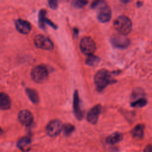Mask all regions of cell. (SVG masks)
Returning a JSON list of instances; mask_svg holds the SVG:
<instances>
[{
    "instance_id": "1",
    "label": "cell",
    "mask_w": 152,
    "mask_h": 152,
    "mask_svg": "<svg viewBox=\"0 0 152 152\" xmlns=\"http://www.w3.org/2000/svg\"><path fill=\"white\" fill-rule=\"evenodd\" d=\"M94 83L98 90H103L109 84L116 83L109 71L105 69H100L94 75Z\"/></svg>"
},
{
    "instance_id": "2",
    "label": "cell",
    "mask_w": 152,
    "mask_h": 152,
    "mask_svg": "<svg viewBox=\"0 0 152 152\" xmlns=\"http://www.w3.org/2000/svg\"><path fill=\"white\" fill-rule=\"evenodd\" d=\"M91 8H98L97 15V20L102 23H106L110 21L112 17V11L110 7L102 1H96L91 3Z\"/></svg>"
},
{
    "instance_id": "3",
    "label": "cell",
    "mask_w": 152,
    "mask_h": 152,
    "mask_svg": "<svg viewBox=\"0 0 152 152\" xmlns=\"http://www.w3.org/2000/svg\"><path fill=\"white\" fill-rule=\"evenodd\" d=\"M113 26L115 30L121 34L125 36L131 32L132 24L131 20L128 17L121 15L115 19Z\"/></svg>"
},
{
    "instance_id": "4",
    "label": "cell",
    "mask_w": 152,
    "mask_h": 152,
    "mask_svg": "<svg viewBox=\"0 0 152 152\" xmlns=\"http://www.w3.org/2000/svg\"><path fill=\"white\" fill-rule=\"evenodd\" d=\"M30 75L34 81L41 83L45 81L48 78V71L45 66L37 65L32 68Z\"/></svg>"
},
{
    "instance_id": "5",
    "label": "cell",
    "mask_w": 152,
    "mask_h": 152,
    "mask_svg": "<svg viewBox=\"0 0 152 152\" xmlns=\"http://www.w3.org/2000/svg\"><path fill=\"white\" fill-rule=\"evenodd\" d=\"M80 47L81 52L87 56L93 55L96 49L94 41L90 37L83 38L80 42Z\"/></svg>"
},
{
    "instance_id": "6",
    "label": "cell",
    "mask_w": 152,
    "mask_h": 152,
    "mask_svg": "<svg viewBox=\"0 0 152 152\" xmlns=\"http://www.w3.org/2000/svg\"><path fill=\"white\" fill-rule=\"evenodd\" d=\"M34 43L38 48L43 50H52L53 49V43L46 36L43 34H37L34 38Z\"/></svg>"
},
{
    "instance_id": "7",
    "label": "cell",
    "mask_w": 152,
    "mask_h": 152,
    "mask_svg": "<svg viewBox=\"0 0 152 152\" xmlns=\"http://www.w3.org/2000/svg\"><path fill=\"white\" fill-rule=\"evenodd\" d=\"M63 125L61 121L54 119L49 122L46 128L47 134L50 137H56L62 130Z\"/></svg>"
},
{
    "instance_id": "8",
    "label": "cell",
    "mask_w": 152,
    "mask_h": 152,
    "mask_svg": "<svg viewBox=\"0 0 152 152\" xmlns=\"http://www.w3.org/2000/svg\"><path fill=\"white\" fill-rule=\"evenodd\" d=\"M111 43L113 46L117 48H126L130 44L129 40L124 35L115 34L110 38Z\"/></svg>"
},
{
    "instance_id": "9",
    "label": "cell",
    "mask_w": 152,
    "mask_h": 152,
    "mask_svg": "<svg viewBox=\"0 0 152 152\" xmlns=\"http://www.w3.org/2000/svg\"><path fill=\"white\" fill-rule=\"evenodd\" d=\"M73 110L74 115L77 119L81 120L83 118V112L81 110L80 106V100L79 97V94L76 90L74 93L73 97Z\"/></svg>"
},
{
    "instance_id": "10",
    "label": "cell",
    "mask_w": 152,
    "mask_h": 152,
    "mask_svg": "<svg viewBox=\"0 0 152 152\" xmlns=\"http://www.w3.org/2000/svg\"><path fill=\"white\" fill-rule=\"evenodd\" d=\"M18 119L19 122L24 126L30 125L33 121V116L32 113L28 110H22L18 114Z\"/></svg>"
},
{
    "instance_id": "11",
    "label": "cell",
    "mask_w": 152,
    "mask_h": 152,
    "mask_svg": "<svg viewBox=\"0 0 152 152\" xmlns=\"http://www.w3.org/2000/svg\"><path fill=\"white\" fill-rule=\"evenodd\" d=\"M102 106L100 104H98L93 107L88 112L87 115V121L92 124H96L98 121L99 116L101 113Z\"/></svg>"
},
{
    "instance_id": "12",
    "label": "cell",
    "mask_w": 152,
    "mask_h": 152,
    "mask_svg": "<svg viewBox=\"0 0 152 152\" xmlns=\"http://www.w3.org/2000/svg\"><path fill=\"white\" fill-rule=\"evenodd\" d=\"M15 26L17 31L21 34H28L31 31V24L26 20L17 19L15 21Z\"/></svg>"
},
{
    "instance_id": "13",
    "label": "cell",
    "mask_w": 152,
    "mask_h": 152,
    "mask_svg": "<svg viewBox=\"0 0 152 152\" xmlns=\"http://www.w3.org/2000/svg\"><path fill=\"white\" fill-rule=\"evenodd\" d=\"M46 11L45 10H40V11L39 12V24L40 27L42 28H44L45 27V24H48V25L50 26L51 27H52L53 28H56L57 26L53 23H52L50 20H49V19H48L46 18Z\"/></svg>"
},
{
    "instance_id": "14",
    "label": "cell",
    "mask_w": 152,
    "mask_h": 152,
    "mask_svg": "<svg viewBox=\"0 0 152 152\" xmlns=\"http://www.w3.org/2000/svg\"><path fill=\"white\" fill-rule=\"evenodd\" d=\"M17 147L23 152H27L31 148V140L27 137L20 138L17 142Z\"/></svg>"
},
{
    "instance_id": "15",
    "label": "cell",
    "mask_w": 152,
    "mask_h": 152,
    "mask_svg": "<svg viewBox=\"0 0 152 152\" xmlns=\"http://www.w3.org/2000/svg\"><path fill=\"white\" fill-rule=\"evenodd\" d=\"M11 99L5 93L0 92V109L8 110L11 107Z\"/></svg>"
},
{
    "instance_id": "16",
    "label": "cell",
    "mask_w": 152,
    "mask_h": 152,
    "mask_svg": "<svg viewBox=\"0 0 152 152\" xmlns=\"http://www.w3.org/2000/svg\"><path fill=\"white\" fill-rule=\"evenodd\" d=\"M123 138L122 134L119 132H115L109 136H108L106 140V141L109 144H115L120 142Z\"/></svg>"
},
{
    "instance_id": "17",
    "label": "cell",
    "mask_w": 152,
    "mask_h": 152,
    "mask_svg": "<svg viewBox=\"0 0 152 152\" xmlns=\"http://www.w3.org/2000/svg\"><path fill=\"white\" fill-rule=\"evenodd\" d=\"M144 125L142 124H138L136 125L131 131L132 135L137 138H142L144 136Z\"/></svg>"
},
{
    "instance_id": "18",
    "label": "cell",
    "mask_w": 152,
    "mask_h": 152,
    "mask_svg": "<svg viewBox=\"0 0 152 152\" xmlns=\"http://www.w3.org/2000/svg\"><path fill=\"white\" fill-rule=\"evenodd\" d=\"M26 94H27L29 99L34 104H37L39 102V97L36 90L27 88L26 89Z\"/></svg>"
},
{
    "instance_id": "19",
    "label": "cell",
    "mask_w": 152,
    "mask_h": 152,
    "mask_svg": "<svg viewBox=\"0 0 152 152\" xmlns=\"http://www.w3.org/2000/svg\"><path fill=\"white\" fill-rule=\"evenodd\" d=\"M100 62V58L94 55H88L86 59V64L91 66H94L97 65Z\"/></svg>"
},
{
    "instance_id": "20",
    "label": "cell",
    "mask_w": 152,
    "mask_h": 152,
    "mask_svg": "<svg viewBox=\"0 0 152 152\" xmlns=\"http://www.w3.org/2000/svg\"><path fill=\"white\" fill-rule=\"evenodd\" d=\"M147 103L146 99L144 97H141L135 99L134 101L131 103V106L134 107H141L144 106Z\"/></svg>"
},
{
    "instance_id": "21",
    "label": "cell",
    "mask_w": 152,
    "mask_h": 152,
    "mask_svg": "<svg viewBox=\"0 0 152 152\" xmlns=\"http://www.w3.org/2000/svg\"><path fill=\"white\" fill-rule=\"evenodd\" d=\"M62 129L65 135H69L75 129V127L73 125L70 124H66L63 125Z\"/></svg>"
},
{
    "instance_id": "22",
    "label": "cell",
    "mask_w": 152,
    "mask_h": 152,
    "mask_svg": "<svg viewBox=\"0 0 152 152\" xmlns=\"http://www.w3.org/2000/svg\"><path fill=\"white\" fill-rule=\"evenodd\" d=\"M73 5L77 8H82L83 7H84L87 3V1H83V0H77V1H73Z\"/></svg>"
},
{
    "instance_id": "23",
    "label": "cell",
    "mask_w": 152,
    "mask_h": 152,
    "mask_svg": "<svg viewBox=\"0 0 152 152\" xmlns=\"http://www.w3.org/2000/svg\"><path fill=\"white\" fill-rule=\"evenodd\" d=\"M49 3V5L50 7V8L53 9V10H55L58 7V2L57 1L55 0H50L48 1Z\"/></svg>"
},
{
    "instance_id": "24",
    "label": "cell",
    "mask_w": 152,
    "mask_h": 152,
    "mask_svg": "<svg viewBox=\"0 0 152 152\" xmlns=\"http://www.w3.org/2000/svg\"><path fill=\"white\" fill-rule=\"evenodd\" d=\"M144 152H152V145H148L144 150Z\"/></svg>"
},
{
    "instance_id": "25",
    "label": "cell",
    "mask_w": 152,
    "mask_h": 152,
    "mask_svg": "<svg viewBox=\"0 0 152 152\" xmlns=\"http://www.w3.org/2000/svg\"><path fill=\"white\" fill-rule=\"evenodd\" d=\"M3 134V130L2 129V128L0 127V135H2Z\"/></svg>"
}]
</instances>
